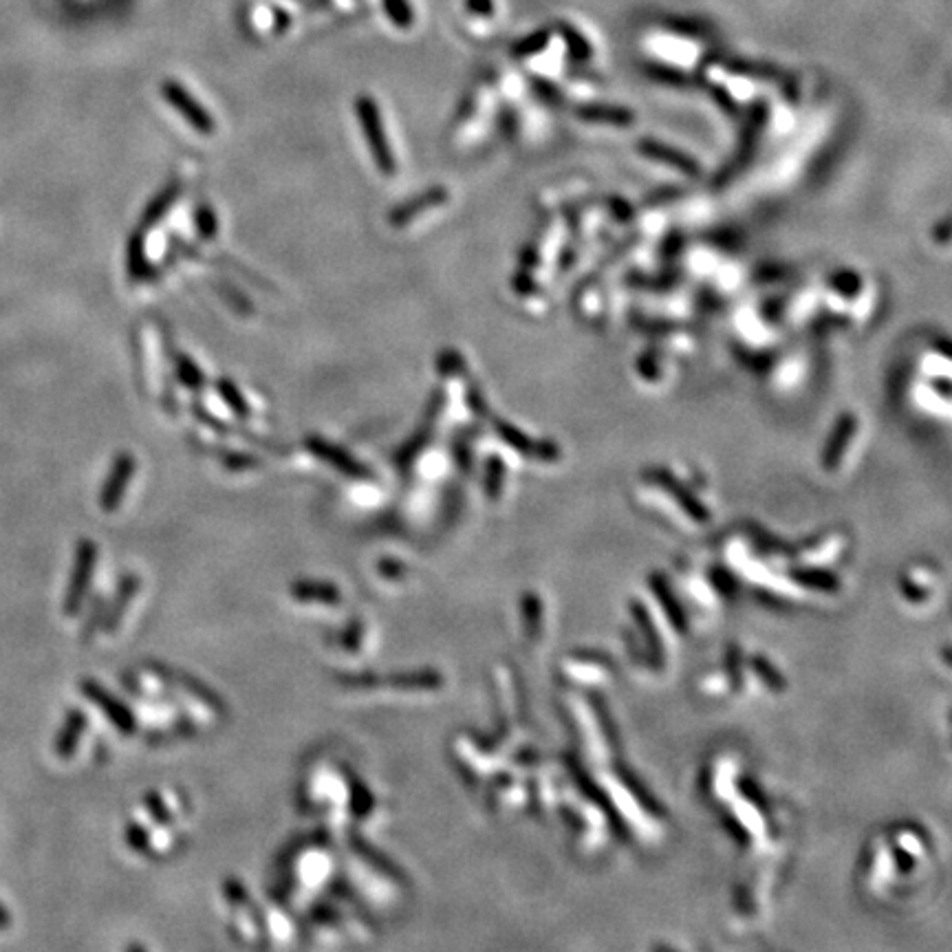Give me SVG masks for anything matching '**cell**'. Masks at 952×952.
Wrapping results in <instances>:
<instances>
[{"label": "cell", "instance_id": "cell-14", "mask_svg": "<svg viewBox=\"0 0 952 952\" xmlns=\"http://www.w3.org/2000/svg\"><path fill=\"white\" fill-rule=\"evenodd\" d=\"M468 7L472 9V12L490 14L492 12V0H468Z\"/></svg>", "mask_w": 952, "mask_h": 952}, {"label": "cell", "instance_id": "cell-10", "mask_svg": "<svg viewBox=\"0 0 952 952\" xmlns=\"http://www.w3.org/2000/svg\"><path fill=\"white\" fill-rule=\"evenodd\" d=\"M384 7L397 27L413 25V12H410V5L406 0H384Z\"/></svg>", "mask_w": 952, "mask_h": 952}, {"label": "cell", "instance_id": "cell-2", "mask_svg": "<svg viewBox=\"0 0 952 952\" xmlns=\"http://www.w3.org/2000/svg\"><path fill=\"white\" fill-rule=\"evenodd\" d=\"M357 113H360L362 119V128L364 135L369 139V146L375 155L377 166H380L382 172H393L395 170V159L391 153V146H388L386 137H384V128H382V119L380 113H377V106L369 97H362L357 102Z\"/></svg>", "mask_w": 952, "mask_h": 952}, {"label": "cell", "instance_id": "cell-11", "mask_svg": "<svg viewBox=\"0 0 952 952\" xmlns=\"http://www.w3.org/2000/svg\"><path fill=\"white\" fill-rule=\"evenodd\" d=\"M137 584H139L137 578H126V582L122 584V591H119V595H117L115 607L111 609V615H108V626H113L119 620V615H122V607H126V602L135 593Z\"/></svg>", "mask_w": 952, "mask_h": 952}, {"label": "cell", "instance_id": "cell-15", "mask_svg": "<svg viewBox=\"0 0 952 952\" xmlns=\"http://www.w3.org/2000/svg\"><path fill=\"white\" fill-rule=\"evenodd\" d=\"M9 922H12V919H9V913H7V908L0 904V928H7Z\"/></svg>", "mask_w": 952, "mask_h": 952}, {"label": "cell", "instance_id": "cell-7", "mask_svg": "<svg viewBox=\"0 0 952 952\" xmlns=\"http://www.w3.org/2000/svg\"><path fill=\"white\" fill-rule=\"evenodd\" d=\"M291 593L298 602H320V604H338L340 591L331 584L322 582H296Z\"/></svg>", "mask_w": 952, "mask_h": 952}, {"label": "cell", "instance_id": "cell-13", "mask_svg": "<svg viewBox=\"0 0 952 952\" xmlns=\"http://www.w3.org/2000/svg\"><path fill=\"white\" fill-rule=\"evenodd\" d=\"M128 842H131L133 849L142 851V849H146V845H148V838H146V833H144L142 829L131 827V829H128Z\"/></svg>", "mask_w": 952, "mask_h": 952}, {"label": "cell", "instance_id": "cell-4", "mask_svg": "<svg viewBox=\"0 0 952 952\" xmlns=\"http://www.w3.org/2000/svg\"><path fill=\"white\" fill-rule=\"evenodd\" d=\"M164 95L168 97V102L177 108V111L188 119V122L197 128L201 133H212L214 131V122L210 115L203 111L201 104L197 100H192V95L183 89L177 82H166L164 84Z\"/></svg>", "mask_w": 952, "mask_h": 952}, {"label": "cell", "instance_id": "cell-6", "mask_svg": "<svg viewBox=\"0 0 952 952\" xmlns=\"http://www.w3.org/2000/svg\"><path fill=\"white\" fill-rule=\"evenodd\" d=\"M86 730V717L82 710H71L64 719V726L58 734L56 741V752L60 759H69V756L78 750V743L82 739V734Z\"/></svg>", "mask_w": 952, "mask_h": 952}, {"label": "cell", "instance_id": "cell-5", "mask_svg": "<svg viewBox=\"0 0 952 952\" xmlns=\"http://www.w3.org/2000/svg\"><path fill=\"white\" fill-rule=\"evenodd\" d=\"M133 472H135L133 457H131V454H122V457L117 459L113 472H111V479H108L104 483V488H102L100 503H102L106 512H113L115 507L119 505V501H122L128 483H131Z\"/></svg>", "mask_w": 952, "mask_h": 952}, {"label": "cell", "instance_id": "cell-1", "mask_svg": "<svg viewBox=\"0 0 952 952\" xmlns=\"http://www.w3.org/2000/svg\"><path fill=\"white\" fill-rule=\"evenodd\" d=\"M95 560H97L95 543H91V540H82V543L78 545V551H75V567L71 573L67 598H64V613L67 615H75L80 611L84 595L91 587Z\"/></svg>", "mask_w": 952, "mask_h": 952}, {"label": "cell", "instance_id": "cell-3", "mask_svg": "<svg viewBox=\"0 0 952 952\" xmlns=\"http://www.w3.org/2000/svg\"><path fill=\"white\" fill-rule=\"evenodd\" d=\"M82 692L86 697H89L93 703H97V708H100L108 719L113 721V726L119 730V732H124V734H133L135 728H137V723H135V717H133V712L124 708L122 703H119L111 692H106L100 684H95V681H84L82 684Z\"/></svg>", "mask_w": 952, "mask_h": 952}, {"label": "cell", "instance_id": "cell-12", "mask_svg": "<svg viewBox=\"0 0 952 952\" xmlns=\"http://www.w3.org/2000/svg\"><path fill=\"white\" fill-rule=\"evenodd\" d=\"M146 805H148L150 814H153V818H155V820L164 822V825H166V822H170V820H172V816L168 814V809H166L164 800H161V798H157V796H148V798H146Z\"/></svg>", "mask_w": 952, "mask_h": 952}, {"label": "cell", "instance_id": "cell-8", "mask_svg": "<svg viewBox=\"0 0 952 952\" xmlns=\"http://www.w3.org/2000/svg\"><path fill=\"white\" fill-rule=\"evenodd\" d=\"M311 450L320 454V457L324 461H329L331 465H335V468H338L340 472L344 474H349V476H366V470L362 468L360 463L353 461L349 454H344L342 450L338 448H333V446H327V443H322V441H311Z\"/></svg>", "mask_w": 952, "mask_h": 952}, {"label": "cell", "instance_id": "cell-9", "mask_svg": "<svg viewBox=\"0 0 952 952\" xmlns=\"http://www.w3.org/2000/svg\"><path fill=\"white\" fill-rule=\"evenodd\" d=\"M439 675L432 673H404L388 677V684L397 690H430L439 684Z\"/></svg>", "mask_w": 952, "mask_h": 952}]
</instances>
